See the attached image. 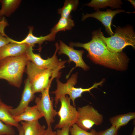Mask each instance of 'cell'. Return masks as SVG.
<instances>
[{
	"label": "cell",
	"mask_w": 135,
	"mask_h": 135,
	"mask_svg": "<svg viewBox=\"0 0 135 135\" xmlns=\"http://www.w3.org/2000/svg\"><path fill=\"white\" fill-rule=\"evenodd\" d=\"M58 52L59 55L64 54L68 57L69 60L66 61L68 63H70L73 62L76 64V66L72 68L68 75L67 76V78L72 72L77 67H80L84 70H89V67L84 62L82 58V55L84 52L83 50H75L72 48L67 46L60 40Z\"/></svg>",
	"instance_id": "obj_10"
},
{
	"label": "cell",
	"mask_w": 135,
	"mask_h": 135,
	"mask_svg": "<svg viewBox=\"0 0 135 135\" xmlns=\"http://www.w3.org/2000/svg\"><path fill=\"white\" fill-rule=\"evenodd\" d=\"M119 129L112 125L105 130L97 132L96 135H118V131Z\"/></svg>",
	"instance_id": "obj_25"
},
{
	"label": "cell",
	"mask_w": 135,
	"mask_h": 135,
	"mask_svg": "<svg viewBox=\"0 0 135 135\" xmlns=\"http://www.w3.org/2000/svg\"><path fill=\"white\" fill-rule=\"evenodd\" d=\"M18 130L19 132L18 135H24V130L21 125L19 128L18 129Z\"/></svg>",
	"instance_id": "obj_29"
},
{
	"label": "cell",
	"mask_w": 135,
	"mask_h": 135,
	"mask_svg": "<svg viewBox=\"0 0 135 135\" xmlns=\"http://www.w3.org/2000/svg\"><path fill=\"white\" fill-rule=\"evenodd\" d=\"M69 132L71 135H96L97 132L95 129L91 130L88 132L78 126L76 124L70 127Z\"/></svg>",
	"instance_id": "obj_23"
},
{
	"label": "cell",
	"mask_w": 135,
	"mask_h": 135,
	"mask_svg": "<svg viewBox=\"0 0 135 135\" xmlns=\"http://www.w3.org/2000/svg\"><path fill=\"white\" fill-rule=\"evenodd\" d=\"M26 71L33 93L41 92L55 78L60 76L53 71L38 68L29 60L27 62Z\"/></svg>",
	"instance_id": "obj_4"
},
{
	"label": "cell",
	"mask_w": 135,
	"mask_h": 135,
	"mask_svg": "<svg viewBox=\"0 0 135 135\" xmlns=\"http://www.w3.org/2000/svg\"><path fill=\"white\" fill-rule=\"evenodd\" d=\"M70 99L67 95L61 97L59 100L61 103L60 108L58 112L60 117L58 123L55 129H60L65 126L70 128L76 124L78 116L77 110L70 104Z\"/></svg>",
	"instance_id": "obj_8"
},
{
	"label": "cell",
	"mask_w": 135,
	"mask_h": 135,
	"mask_svg": "<svg viewBox=\"0 0 135 135\" xmlns=\"http://www.w3.org/2000/svg\"><path fill=\"white\" fill-rule=\"evenodd\" d=\"M135 128L134 127V128L132 132V133L131 135H135Z\"/></svg>",
	"instance_id": "obj_31"
},
{
	"label": "cell",
	"mask_w": 135,
	"mask_h": 135,
	"mask_svg": "<svg viewBox=\"0 0 135 135\" xmlns=\"http://www.w3.org/2000/svg\"><path fill=\"white\" fill-rule=\"evenodd\" d=\"M51 82L41 92V96L36 97L35 100L37 108L43 115L48 126L54 122V118L58 114V112L54 108L53 99H51L49 95Z\"/></svg>",
	"instance_id": "obj_9"
},
{
	"label": "cell",
	"mask_w": 135,
	"mask_h": 135,
	"mask_svg": "<svg viewBox=\"0 0 135 135\" xmlns=\"http://www.w3.org/2000/svg\"><path fill=\"white\" fill-rule=\"evenodd\" d=\"M29 29L28 33L26 37L20 41H17L10 38V42H14L19 44H25L29 46L34 47L35 44H38L39 45V50H41V45L45 41H53L55 40L56 34L51 32L49 34L45 36L36 37L33 34L34 27L31 26L28 27Z\"/></svg>",
	"instance_id": "obj_14"
},
{
	"label": "cell",
	"mask_w": 135,
	"mask_h": 135,
	"mask_svg": "<svg viewBox=\"0 0 135 135\" xmlns=\"http://www.w3.org/2000/svg\"><path fill=\"white\" fill-rule=\"evenodd\" d=\"M92 34V39L88 42H71L69 46L84 48L88 52L87 56L95 63L117 70H126L128 59L125 54L110 50L100 37L99 29L93 32Z\"/></svg>",
	"instance_id": "obj_1"
},
{
	"label": "cell",
	"mask_w": 135,
	"mask_h": 135,
	"mask_svg": "<svg viewBox=\"0 0 135 135\" xmlns=\"http://www.w3.org/2000/svg\"><path fill=\"white\" fill-rule=\"evenodd\" d=\"M4 103L2 101V100L0 98V106H2L3 104Z\"/></svg>",
	"instance_id": "obj_32"
},
{
	"label": "cell",
	"mask_w": 135,
	"mask_h": 135,
	"mask_svg": "<svg viewBox=\"0 0 135 135\" xmlns=\"http://www.w3.org/2000/svg\"><path fill=\"white\" fill-rule=\"evenodd\" d=\"M77 110L78 116L76 124L84 130L87 131L94 125H99L102 122V115L91 105L78 107Z\"/></svg>",
	"instance_id": "obj_7"
},
{
	"label": "cell",
	"mask_w": 135,
	"mask_h": 135,
	"mask_svg": "<svg viewBox=\"0 0 135 135\" xmlns=\"http://www.w3.org/2000/svg\"><path fill=\"white\" fill-rule=\"evenodd\" d=\"M79 1L78 0H66L63 6L58 9V14H60L61 17L66 18H71L70 14L77 8Z\"/></svg>",
	"instance_id": "obj_21"
},
{
	"label": "cell",
	"mask_w": 135,
	"mask_h": 135,
	"mask_svg": "<svg viewBox=\"0 0 135 135\" xmlns=\"http://www.w3.org/2000/svg\"><path fill=\"white\" fill-rule=\"evenodd\" d=\"M29 46L12 42L0 48V61L5 58L17 56L26 53Z\"/></svg>",
	"instance_id": "obj_13"
},
{
	"label": "cell",
	"mask_w": 135,
	"mask_h": 135,
	"mask_svg": "<svg viewBox=\"0 0 135 135\" xmlns=\"http://www.w3.org/2000/svg\"><path fill=\"white\" fill-rule=\"evenodd\" d=\"M15 131L12 126L0 120V135H15Z\"/></svg>",
	"instance_id": "obj_24"
},
{
	"label": "cell",
	"mask_w": 135,
	"mask_h": 135,
	"mask_svg": "<svg viewBox=\"0 0 135 135\" xmlns=\"http://www.w3.org/2000/svg\"><path fill=\"white\" fill-rule=\"evenodd\" d=\"M10 38L0 32V48L10 43Z\"/></svg>",
	"instance_id": "obj_26"
},
{
	"label": "cell",
	"mask_w": 135,
	"mask_h": 135,
	"mask_svg": "<svg viewBox=\"0 0 135 135\" xmlns=\"http://www.w3.org/2000/svg\"><path fill=\"white\" fill-rule=\"evenodd\" d=\"M78 73L76 72L72 74L66 82L63 83L60 82L59 78L56 80L57 87L56 89L51 93L54 94L55 97L54 100L55 106L58 105L59 99L62 96L68 94L72 101L74 106H75V100L77 98L82 96L84 92H89L94 88H97L98 86L101 85L103 81L98 83L94 84L91 87L87 88H76L74 86L77 82Z\"/></svg>",
	"instance_id": "obj_5"
},
{
	"label": "cell",
	"mask_w": 135,
	"mask_h": 135,
	"mask_svg": "<svg viewBox=\"0 0 135 135\" xmlns=\"http://www.w3.org/2000/svg\"><path fill=\"white\" fill-rule=\"evenodd\" d=\"M43 135H56V132L52 130L51 125L48 126L46 129Z\"/></svg>",
	"instance_id": "obj_28"
},
{
	"label": "cell",
	"mask_w": 135,
	"mask_h": 135,
	"mask_svg": "<svg viewBox=\"0 0 135 135\" xmlns=\"http://www.w3.org/2000/svg\"><path fill=\"white\" fill-rule=\"evenodd\" d=\"M13 108L5 104L0 106V120L6 124L16 127L17 129L21 126L15 120L10 110Z\"/></svg>",
	"instance_id": "obj_17"
},
{
	"label": "cell",
	"mask_w": 135,
	"mask_h": 135,
	"mask_svg": "<svg viewBox=\"0 0 135 135\" xmlns=\"http://www.w3.org/2000/svg\"><path fill=\"white\" fill-rule=\"evenodd\" d=\"M71 18L61 17L58 23L51 29V32L56 34L60 31H65L72 29L74 26V23Z\"/></svg>",
	"instance_id": "obj_22"
},
{
	"label": "cell",
	"mask_w": 135,
	"mask_h": 135,
	"mask_svg": "<svg viewBox=\"0 0 135 135\" xmlns=\"http://www.w3.org/2000/svg\"><path fill=\"white\" fill-rule=\"evenodd\" d=\"M21 1L20 0H0L2 7L0 10V19L4 16H9L18 8Z\"/></svg>",
	"instance_id": "obj_18"
},
{
	"label": "cell",
	"mask_w": 135,
	"mask_h": 135,
	"mask_svg": "<svg viewBox=\"0 0 135 135\" xmlns=\"http://www.w3.org/2000/svg\"><path fill=\"white\" fill-rule=\"evenodd\" d=\"M32 91L31 85L27 78L24 81V86L20 103L16 108L10 109V111L14 116H18L25 110L30 102L35 98Z\"/></svg>",
	"instance_id": "obj_12"
},
{
	"label": "cell",
	"mask_w": 135,
	"mask_h": 135,
	"mask_svg": "<svg viewBox=\"0 0 135 135\" xmlns=\"http://www.w3.org/2000/svg\"><path fill=\"white\" fill-rule=\"evenodd\" d=\"M58 42L55 43L56 50L53 55L46 59H42L39 53L35 54L33 51V47L29 46L26 52L28 60L30 61L38 68L52 70L60 76V70L65 67L66 61H62L58 59L56 56L58 50Z\"/></svg>",
	"instance_id": "obj_6"
},
{
	"label": "cell",
	"mask_w": 135,
	"mask_h": 135,
	"mask_svg": "<svg viewBox=\"0 0 135 135\" xmlns=\"http://www.w3.org/2000/svg\"><path fill=\"white\" fill-rule=\"evenodd\" d=\"M69 126H65L61 129H58L56 130V135H69Z\"/></svg>",
	"instance_id": "obj_27"
},
{
	"label": "cell",
	"mask_w": 135,
	"mask_h": 135,
	"mask_svg": "<svg viewBox=\"0 0 135 135\" xmlns=\"http://www.w3.org/2000/svg\"><path fill=\"white\" fill-rule=\"evenodd\" d=\"M126 12L122 9H117L112 10L109 9L106 11H102L99 10L92 14H86L83 16L82 20H84L89 17L95 18L101 22L105 26L106 30L109 35L112 36L114 33L113 32L111 28V23L113 17L117 14L121 12Z\"/></svg>",
	"instance_id": "obj_11"
},
{
	"label": "cell",
	"mask_w": 135,
	"mask_h": 135,
	"mask_svg": "<svg viewBox=\"0 0 135 135\" xmlns=\"http://www.w3.org/2000/svg\"><path fill=\"white\" fill-rule=\"evenodd\" d=\"M24 130L23 135H43L46 129L44 126H42L38 120L32 122H21Z\"/></svg>",
	"instance_id": "obj_16"
},
{
	"label": "cell",
	"mask_w": 135,
	"mask_h": 135,
	"mask_svg": "<svg viewBox=\"0 0 135 135\" xmlns=\"http://www.w3.org/2000/svg\"><path fill=\"white\" fill-rule=\"evenodd\" d=\"M135 118V112L116 115L110 118V122L112 125L120 129L122 126L127 125L131 120Z\"/></svg>",
	"instance_id": "obj_20"
},
{
	"label": "cell",
	"mask_w": 135,
	"mask_h": 135,
	"mask_svg": "<svg viewBox=\"0 0 135 135\" xmlns=\"http://www.w3.org/2000/svg\"></svg>",
	"instance_id": "obj_33"
},
{
	"label": "cell",
	"mask_w": 135,
	"mask_h": 135,
	"mask_svg": "<svg viewBox=\"0 0 135 135\" xmlns=\"http://www.w3.org/2000/svg\"><path fill=\"white\" fill-rule=\"evenodd\" d=\"M28 60L24 53L0 61V79L5 80L10 85L20 88Z\"/></svg>",
	"instance_id": "obj_2"
},
{
	"label": "cell",
	"mask_w": 135,
	"mask_h": 135,
	"mask_svg": "<svg viewBox=\"0 0 135 135\" xmlns=\"http://www.w3.org/2000/svg\"><path fill=\"white\" fill-rule=\"evenodd\" d=\"M128 1L130 2L132 5V6L134 7V8H135V1L134 0H128Z\"/></svg>",
	"instance_id": "obj_30"
},
{
	"label": "cell",
	"mask_w": 135,
	"mask_h": 135,
	"mask_svg": "<svg viewBox=\"0 0 135 135\" xmlns=\"http://www.w3.org/2000/svg\"><path fill=\"white\" fill-rule=\"evenodd\" d=\"M43 117V114L35 105L32 106H28L22 113L14 117L16 120L18 122L22 121L32 122L38 120Z\"/></svg>",
	"instance_id": "obj_15"
},
{
	"label": "cell",
	"mask_w": 135,
	"mask_h": 135,
	"mask_svg": "<svg viewBox=\"0 0 135 135\" xmlns=\"http://www.w3.org/2000/svg\"><path fill=\"white\" fill-rule=\"evenodd\" d=\"M122 3L121 0H92L86 5L93 7L97 10L100 8H104L108 6L113 9L114 8H121V4Z\"/></svg>",
	"instance_id": "obj_19"
},
{
	"label": "cell",
	"mask_w": 135,
	"mask_h": 135,
	"mask_svg": "<svg viewBox=\"0 0 135 135\" xmlns=\"http://www.w3.org/2000/svg\"><path fill=\"white\" fill-rule=\"evenodd\" d=\"M100 36L108 48L111 50L117 52H122L128 46L135 48V34L133 28L130 26L116 28L114 34L108 37H106L99 29Z\"/></svg>",
	"instance_id": "obj_3"
}]
</instances>
